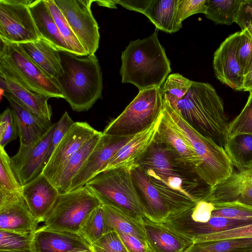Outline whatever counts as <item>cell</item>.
<instances>
[{
    "mask_svg": "<svg viewBox=\"0 0 252 252\" xmlns=\"http://www.w3.org/2000/svg\"><path fill=\"white\" fill-rule=\"evenodd\" d=\"M137 164L168 206L169 217L190 209L209 194L211 187L156 137Z\"/></svg>",
    "mask_w": 252,
    "mask_h": 252,
    "instance_id": "obj_1",
    "label": "cell"
},
{
    "mask_svg": "<svg viewBox=\"0 0 252 252\" xmlns=\"http://www.w3.org/2000/svg\"><path fill=\"white\" fill-rule=\"evenodd\" d=\"M172 108L202 135L224 147L229 124L223 101L211 84L192 81L185 96Z\"/></svg>",
    "mask_w": 252,
    "mask_h": 252,
    "instance_id": "obj_2",
    "label": "cell"
},
{
    "mask_svg": "<svg viewBox=\"0 0 252 252\" xmlns=\"http://www.w3.org/2000/svg\"><path fill=\"white\" fill-rule=\"evenodd\" d=\"M59 52L63 72L54 80L73 111H87L102 96V74L98 60L95 55L79 56Z\"/></svg>",
    "mask_w": 252,
    "mask_h": 252,
    "instance_id": "obj_3",
    "label": "cell"
},
{
    "mask_svg": "<svg viewBox=\"0 0 252 252\" xmlns=\"http://www.w3.org/2000/svg\"><path fill=\"white\" fill-rule=\"evenodd\" d=\"M121 61L122 83L132 84L139 91L161 87L171 71L157 31L144 39L131 41L122 52Z\"/></svg>",
    "mask_w": 252,
    "mask_h": 252,
    "instance_id": "obj_4",
    "label": "cell"
},
{
    "mask_svg": "<svg viewBox=\"0 0 252 252\" xmlns=\"http://www.w3.org/2000/svg\"><path fill=\"white\" fill-rule=\"evenodd\" d=\"M162 109L198 158L200 166L197 175L206 184L212 188L233 173L232 164L223 147L198 132L163 98Z\"/></svg>",
    "mask_w": 252,
    "mask_h": 252,
    "instance_id": "obj_5",
    "label": "cell"
},
{
    "mask_svg": "<svg viewBox=\"0 0 252 252\" xmlns=\"http://www.w3.org/2000/svg\"><path fill=\"white\" fill-rule=\"evenodd\" d=\"M131 170L121 166L102 171L88 181L86 186L101 204L116 208L143 221V209L135 187Z\"/></svg>",
    "mask_w": 252,
    "mask_h": 252,
    "instance_id": "obj_6",
    "label": "cell"
},
{
    "mask_svg": "<svg viewBox=\"0 0 252 252\" xmlns=\"http://www.w3.org/2000/svg\"><path fill=\"white\" fill-rule=\"evenodd\" d=\"M163 108L161 87L139 91L137 95L102 131L106 135H134L147 128L160 117Z\"/></svg>",
    "mask_w": 252,
    "mask_h": 252,
    "instance_id": "obj_7",
    "label": "cell"
},
{
    "mask_svg": "<svg viewBox=\"0 0 252 252\" xmlns=\"http://www.w3.org/2000/svg\"><path fill=\"white\" fill-rule=\"evenodd\" d=\"M100 205L98 198L85 186L60 193L41 227L53 231L78 233L89 215Z\"/></svg>",
    "mask_w": 252,
    "mask_h": 252,
    "instance_id": "obj_8",
    "label": "cell"
},
{
    "mask_svg": "<svg viewBox=\"0 0 252 252\" xmlns=\"http://www.w3.org/2000/svg\"><path fill=\"white\" fill-rule=\"evenodd\" d=\"M0 65L30 90L50 98H64L55 80L37 66L18 44L0 40Z\"/></svg>",
    "mask_w": 252,
    "mask_h": 252,
    "instance_id": "obj_9",
    "label": "cell"
},
{
    "mask_svg": "<svg viewBox=\"0 0 252 252\" xmlns=\"http://www.w3.org/2000/svg\"><path fill=\"white\" fill-rule=\"evenodd\" d=\"M31 0H0V40L21 44L40 39L29 9Z\"/></svg>",
    "mask_w": 252,
    "mask_h": 252,
    "instance_id": "obj_10",
    "label": "cell"
},
{
    "mask_svg": "<svg viewBox=\"0 0 252 252\" xmlns=\"http://www.w3.org/2000/svg\"><path fill=\"white\" fill-rule=\"evenodd\" d=\"M88 55H95L99 47V27L91 6L94 0H54Z\"/></svg>",
    "mask_w": 252,
    "mask_h": 252,
    "instance_id": "obj_11",
    "label": "cell"
},
{
    "mask_svg": "<svg viewBox=\"0 0 252 252\" xmlns=\"http://www.w3.org/2000/svg\"><path fill=\"white\" fill-rule=\"evenodd\" d=\"M97 131L86 122H74L57 145L41 173L54 184L70 158Z\"/></svg>",
    "mask_w": 252,
    "mask_h": 252,
    "instance_id": "obj_12",
    "label": "cell"
},
{
    "mask_svg": "<svg viewBox=\"0 0 252 252\" xmlns=\"http://www.w3.org/2000/svg\"><path fill=\"white\" fill-rule=\"evenodd\" d=\"M56 123L36 142L25 146L20 145L17 153L10 157L13 171L23 186L40 174L48 151Z\"/></svg>",
    "mask_w": 252,
    "mask_h": 252,
    "instance_id": "obj_13",
    "label": "cell"
},
{
    "mask_svg": "<svg viewBox=\"0 0 252 252\" xmlns=\"http://www.w3.org/2000/svg\"><path fill=\"white\" fill-rule=\"evenodd\" d=\"M39 223L22 193L0 192V230L33 232L38 228Z\"/></svg>",
    "mask_w": 252,
    "mask_h": 252,
    "instance_id": "obj_14",
    "label": "cell"
},
{
    "mask_svg": "<svg viewBox=\"0 0 252 252\" xmlns=\"http://www.w3.org/2000/svg\"><path fill=\"white\" fill-rule=\"evenodd\" d=\"M133 136H113L102 133L98 143L73 178L69 191L85 186L101 172L109 160Z\"/></svg>",
    "mask_w": 252,
    "mask_h": 252,
    "instance_id": "obj_15",
    "label": "cell"
},
{
    "mask_svg": "<svg viewBox=\"0 0 252 252\" xmlns=\"http://www.w3.org/2000/svg\"><path fill=\"white\" fill-rule=\"evenodd\" d=\"M240 31L229 35L214 54L213 66L216 78L236 91H242L243 72L237 57Z\"/></svg>",
    "mask_w": 252,
    "mask_h": 252,
    "instance_id": "obj_16",
    "label": "cell"
},
{
    "mask_svg": "<svg viewBox=\"0 0 252 252\" xmlns=\"http://www.w3.org/2000/svg\"><path fill=\"white\" fill-rule=\"evenodd\" d=\"M205 199L213 204L238 202L252 206V168L233 172L211 188Z\"/></svg>",
    "mask_w": 252,
    "mask_h": 252,
    "instance_id": "obj_17",
    "label": "cell"
},
{
    "mask_svg": "<svg viewBox=\"0 0 252 252\" xmlns=\"http://www.w3.org/2000/svg\"><path fill=\"white\" fill-rule=\"evenodd\" d=\"M34 252H93L92 245L78 233L47 230L35 232Z\"/></svg>",
    "mask_w": 252,
    "mask_h": 252,
    "instance_id": "obj_18",
    "label": "cell"
},
{
    "mask_svg": "<svg viewBox=\"0 0 252 252\" xmlns=\"http://www.w3.org/2000/svg\"><path fill=\"white\" fill-rule=\"evenodd\" d=\"M2 94L12 110L20 145L28 146L33 144L51 127V121L43 119L29 111L10 93L4 92Z\"/></svg>",
    "mask_w": 252,
    "mask_h": 252,
    "instance_id": "obj_19",
    "label": "cell"
},
{
    "mask_svg": "<svg viewBox=\"0 0 252 252\" xmlns=\"http://www.w3.org/2000/svg\"><path fill=\"white\" fill-rule=\"evenodd\" d=\"M131 174L145 218L163 223L170 216V211L159 192L138 164L132 168Z\"/></svg>",
    "mask_w": 252,
    "mask_h": 252,
    "instance_id": "obj_20",
    "label": "cell"
},
{
    "mask_svg": "<svg viewBox=\"0 0 252 252\" xmlns=\"http://www.w3.org/2000/svg\"><path fill=\"white\" fill-rule=\"evenodd\" d=\"M22 194L31 212L41 222L44 221L60 193L54 185L41 173L22 186Z\"/></svg>",
    "mask_w": 252,
    "mask_h": 252,
    "instance_id": "obj_21",
    "label": "cell"
},
{
    "mask_svg": "<svg viewBox=\"0 0 252 252\" xmlns=\"http://www.w3.org/2000/svg\"><path fill=\"white\" fill-rule=\"evenodd\" d=\"M160 116L147 128L133 135L109 160L102 171L121 166L132 169L137 164L155 140Z\"/></svg>",
    "mask_w": 252,
    "mask_h": 252,
    "instance_id": "obj_22",
    "label": "cell"
},
{
    "mask_svg": "<svg viewBox=\"0 0 252 252\" xmlns=\"http://www.w3.org/2000/svg\"><path fill=\"white\" fill-rule=\"evenodd\" d=\"M156 137L177 158L192 169L197 174L199 159L186 139L177 131L162 110Z\"/></svg>",
    "mask_w": 252,
    "mask_h": 252,
    "instance_id": "obj_23",
    "label": "cell"
},
{
    "mask_svg": "<svg viewBox=\"0 0 252 252\" xmlns=\"http://www.w3.org/2000/svg\"><path fill=\"white\" fill-rule=\"evenodd\" d=\"M0 75L3 76L6 80L9 88V93L23 106L36 116L51 121L52 109L48 103L50 97L28 89L1 65Z\"/></svg>",
    "mask_w": 252,
    "mask_h": 252,
    "instance_id": "obj_24",
    "label": "cell"
},
{
    "mask_svg": "<svg viewBox=\"0 0 252 252\" xmlns=\"http://www.w3.org/2000/svg\"><path fill=\"white\" fill-rule=\"evenodd\" d=\"M29 9L40 38L59 51L70 52L50 12L47 0H31Z\"/></svg>",
    "mask_w": 252,
    "mask_h": 252,
    "instance_id": "obj_25",
    "label": "cell"
},
{
    "mask_svg": "<svg viewBox=\"0 0 252 252\" xmlns=\"http://www.w3.org/2000/svg\"><path fill=\"white\" fill-rule=\"evenodd\" d=\"M24 53L49 77L55 80L63 70L59 50L42 39L18 44Z\"/></svg>",
    "mask_w": 252,
    "mask_h": 252,
    "instance_id": "obj_26",
    "label": "cell"
},
{
    "mask_svg": "<svg viewBox=\"0 0 252 252\" xmlns=\"http://www.w3.org/2000/svg\"><path fill=\"white\" fill-rule=\"evenodd\" d=\"M143 224L148 243L154 252H184L192 244L162 223L144 218Z\"/></svg>",
    "mask_w": 252,
    "mask_h": 252,
    "instance_id": "obj_27",
    "label": "cell"
},
{
    "mask_svg": "<svg viewBox=\"0 0 252 252\" xmlns=\"http://www.w3.org/2000/svg\"><path fill=\"white\" fill-rule=\"evenodd\" d=\"M102 134V132L98 131L84 143L67 162L54 183L60 193L69 190L73 178L85 163Z\"/></svg>",
    "mask_w": 252,
    "mask_h": 252,
    "instance_id": "obj_28",
    "label": "cell"
},
{
    "mask_svg": "<svg viewBox=\"0 0 252 252\" xmlns=\"http://www.w3.org/2000/svg\"><path fill=\"white\" fill-rule=\"evenodd\" d=\"M178 0H151L144 14L158 29L167 33L180 29L176 22Z\"/></svg>",
    "mask_w": 252,
    "mask_h": 252,
    "instance_id": "obj_29",
    "label": "cell"
},
{
    "mask_svg": "<svg viewBox=\"0 0 252 252\" xmlns=\"http://www.w3.org/2000/svg\"><path fill=\"white\" fill-rule=\"evenodd\" d=\"M223 149L232 164L240 170L252 168V134L228 137Z\"/></svg>",
    "mask_w": 252,
    "mask_h": 252,
    "instance_id": "obj_30",
    "label": "cell"
},
{
    "mask_svg": "<svg viewBox=\"0 0 252 252\" xmlns=\"http://www.w3.org/2000/svg\"><path fill=\"white\" fill-rule=\"evenodd\" d=\"M101 205L108 222L117 232L131 235L148 242L143 221H139L114 207Z\"/></svg>",
    "mask_w": 252,
    "mask_h": 252,
    "instance_id": "obj_31",
    "label": "cell"
},
{
    "mask_svg": "<svg viewBox=\"0 0 252 252\" xmlns=\"http://www.w3.org/2000/svg\"><path fill=\"white\" fill-rule=\"evenodd\" d=\"M243 0H206L205 16L216 24L230 25L236 20Z\"/></svg>",
    "mask_w": 252,
    "mask_h": 252,
    "instance_id": "obj_32",
    "label": "cell"
},
{
    "mask_svg": "<svg viewBox=\"0 0 252 252\" xmlns=\"http://www.w3.org/2000/svg\"><path fill=\"white\" fill-rule=\"evenodd\" d=\"M184 252H252V238L193 243Z\"/></svg>",
    "mask_w": 252,
    "mask_h": 252,
    "instance_id": "obj_33",
    "label": "cell"
},
{
    "mask_svg": "<svg viewBox=\"0 0 252 252\" xmlns=\"http://www.w3.org/2000/svg\"><path fill=\"white\" fill-rule=\"evenodd\" d=\"M114 230L100 205L93 211L83 222L78 233L92 245L103 235Z\"/></svg>",
    "mask_w": 252,
    "mask_h": 252,
    "instance_id": "obj_34",
    "label": "cell"
},
{
    "mask_svg": "<svg viewBox=\"0 0 252 252\" xmlns=\"http://www.w3.org/2000/svg\"><path fill=\"white\" fill-rule=\"evenodd\" d=\"M47 2L57 27L64 38L70 52L79 56L88 55V53L73 32L54 0H47Z\"/></svg>",
    "mask_w": 252,
    "mask_h": 252,
    "instance_id": "obj_35",
    "label": "cell"
},
{
    "mask_svg": "<svg viewBox=\"0 0 252 252\" xmlns=\"http://www.w3.org/2000/svg\"><path fill=\"white\" fill-rule=\"evenodd\" d=\"M35 232L21 233L0 230V252H34Z\"/></svg>",
    "mask_w": 252,
    "mask_h": 252,
    "instance_id": "obj_36",
    "label": "cell"
},
{
    "mask_svg": "<svg viewBox=\"0 0 252 252\" xmlns=\"http://www.w3.org/2000/svg\"><path fill=\"white\" fill-rule=\"evenodd\" d=\"M192 81L178 73L169 75L161 87L163 98L174 107L188 93Z\"/></svg>",
    "mask_w": 252,
    "mask_h": 252,
    "instance_id": "obj_37",
    "label": "cell"
},
{
    "mask_svg": "<svg viewBox=\"0 0 252 252\" xmlns=\"http://www.w3.org/2000/svg\"><path fill=\"white\" fill-rule=\"evenodd\" d=\"M22 186L12 168L10 157L4 148L0 147V192L22 193Z\"/></svg>",
    "mask_w": 252,
    "mask_h": 252,
    "instance_id": "obj_38",
    "label": "cell"
},
{
    "mask_svg": "<svg viewBox=\"0 0 252 252\" xmlns=\"http://www.w3.org/2000/svg\"><path fill=\"white\" fill-rule=\"evenodd\" d=\"M214 204L212 216L238 220H252V206L238 202Z\"/></svg>",
    "mask_w": 252,
    "mask_h": 252,
    "instance_id": "obj_39",
    "label": "cell"
},
{
    "mask_svg": "<svg viewBox=\"0 0 252 252\" xmlns=\"http://www.w3.org/2000/svg\"><path fill=\"white\" fill-rule=\"evenodd\" d=\"M243 133L252 134V92L242 111L229 124L228 137Z\"/></svg>",
    "mask_w": 252,
    "mask_h": 252,
    "instance_id": "obj_40",
    "label": "cell"
},
{
    "mask_svg": "<svg viewBox=\"0 0 252 252\" xmlns=\"http://www.w3.org/2000/svg\"><path fill=\"white\" fill-rule=\"evenodd\" d=\"M91 245L93 252H128L115 230L106 233Z\"/></svg>",
    "mask_w": 252,
    "mask_h": 252,
    "instance_id": "obj_41",
    "label": "cell"
},
{
    "mask_svg": "<svg viewBox=\"0 0 252 252\" xmlns=\"http://www.w3.org/2000/svg\"><path fill=\"white\" fill-rule=\"evenodd\" d=\"M206 0H178L176 22L178 27H182V22L190 16L196 13L205 14Z\"/></svg>",
    "mask_w": 252,
    "mask_h": 252,
    "instance_id": "obj_42",
    "label": "cell"
},
{
    "mask_svg": "<svg viewBox=\"0 0 252 252\" xmlns=\"http://www.w3.org/2000/svg\"><path fill=\"white\" fill-rule=\"evenodd\" d=\"M18 131L12 110L7 107L0 116V147H5L17 139Z\"/></svg>",
    "mask_w": 252,
    "mask_h": 252,
    "instance_id": "obj_43",
    "label": "cell"
},
{
    "mask_svg": "<svg viewBox=\"0 0 252 252\" xmlns=\"http://www.w3.org/2000/svg\"><path fill=\"white\" fill-rule=\"evenodd\" d=\"M236 54L244 75L252 65V37L246 30L240 31Z\"/></svg>",
    "mask_w": 252,
    "mask_h": 252,
    "instance_id": "obj_44",
    "label": "cell"
},
{
    "mask_svg": "<svg viewBox=\"0 0 252 252\" xmlns=\"http://www.w3.org/2000/svg\"><path fill=\"white\" fill-rule=\"evenodd\" d=\"M74 123V122L66 111L63 114L59 121L56 123L49 148L44 161V167L47 164L57 145Z\"/></svg>",
    "mask_w": 252,
    "mask_h": 252,
    "instance_id": "obj_45",
    "label": "cell"
},
{
    "mask_svg": "<svg viewBox=\"0 0 252 252\" xmlns=\"http://www.w3.org/2000/svg\"><path fill=\"white\" fill-rule=\"evenodd\" d=\"M251 238H252V224L208 234L198 242Z\"/></svg>",
    "mask_w": 252,
    "mask_h": 252,
    "instance_id": "obj_46",
    "label": "cell"
},
{
    "mask_svg": "<svg viewBox=\"0 0 252 252\" xmlns=\"http://www.w3.org/2000/svg\"><path fill=\"white\" fill-rule=\"evenodd\" d=\"M118 233L128 252H154L148 242L131 235Z\"/></svg>",
    "mask_w": 252,
    "mask_h": 252,
    "instance_id": "obj_47",
    "label": "cell"
},
{
    "mask_svg": "<svg viewBox=\"0 0 252 252\" xmlns=\"http://www.w3.org/2000/svg\"><path fill=\"white\" fill-rule=\"evenodd\" d=\"M235 23L252 37V5L248 0H243Z\"/></svg>",
    "mask_w": 252,
    "mask_h": 252,
    "instance_id": "obj_48",
    "label": "cell"
},
{
    "mask_svg": "<svg viewBox=\"0 0 252 252\" xmlns=\"http://www.w3.org/2000/svg\"><path fill=\"white\" fill-rule=\"evenodd\" d=\"M116 4L122 5L125 8L144 14L150 5L151 0H114Z\"/></svg>",
    "mask_w": 252,
    "mask_h": 252,
    "instance_id": "obj_49",
    "label": "cell"
},
{
    "mask_svg": "<svg viewBox=\"0 0 252 252\" xmlns=\"http://www.w3.org/2000/svg\"><path fill=\"white\" fill-rule=\"evenodd\" d=\"M242 91L249 93L252 92V65L244 75Z\"/></svg>",
    "mask_w": 252,
    "mask_h": 252,
    "instance_id": "obj_50",
    "label": "cell"
},
{
    "mask_svg": "<svg viewBox=\"0 0 252 252\" xmlns=\"http://www.w3.org/2000/svg\"><path fill=\"white\" fill-rule=\"evenodd\" d=\"M0 91L1 92H10L9 86L6 80L4 77L1 75H0Z\"/></svg>",
    "mask_w": 252,
    "mask_h": 252,
    "instance_id": "obj_51",
    "label": "cell"
},
{
    "mask_svg": "<svg viewBox=\"0 0 252 252\" xmlns=\"http://www.w3.org/2000/svg\"><path fill=\"white\" fill-rule=\"evenodd\" d=\"M248 1L252 5V0H248Z\"/></svg>",
    "mask_w": 252,
    "mask_h": 252,
    "instance_id": "obj_52",
    "label": "cell"
}]
</instances>
